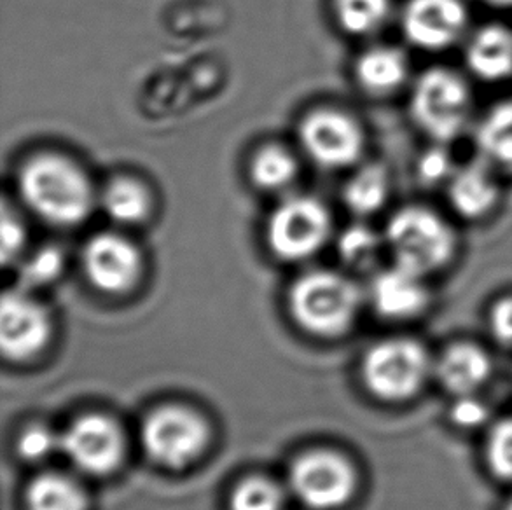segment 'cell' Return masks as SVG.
I'll list each match as a JSON object with an SVG mask.
<instances>
[{"label":"cell","instance_id":"d6a6232c","mask_svg":"<svg viewBox=\"0 0 512 510\" xmlns=\"http://www.w3.org/2000/svg\"><path fill=\"white\" fill-rule=\"evenodd\" d=\"M490 327L499 341L512 346V294L500 297L490 311Z\"/></svg>","mask_w":512,"mask_h":510},{"label":"cell","instance_id":"4dcf8cb0","mask_svg":"<svg viewBox=\"0 0 512 510\" xmlns=\"http://www.w3.org/2000/svg\"><path fill=\"white\" fill-rule=\"evenodd\" d=\"M56 449H60V437L42 425L27 428L18 441V453L28 462L46 460Z\"/></svg>","mask_w":512,"mask_h":510},{"label":"cell","instance_id":"d4e9b609","mask_svg":"<svg viewBox=\"0 0 512 510\" xmlns=\"http://www.w3.org/2000/svg\"><path fill=\"white\" fill-rule=\"evenodd\" d=\"M28 510H86L81 486L62 474H42L27 488Z\"/></svg>","mask_w":512,"mask_h":510},{"label":"cell","instance_id":"44dd1931","mask_svg":"<svg viewBox=\"0 0 512 510\" xmlns=\"http://www.w3.org/2000/svg\"><path fill=\"white\" fill-rule=\"evenodd\" d=\"M490 369V360L481 348L457 345L444 352L437 364V376L451 392L471 395L488 380Z\"/></svg>","mask_w":512,"mask_h":510},{"label":"cell","instance_id":"2e32d148","mask_svg":"<svg viewBox=\"0 0 512 510\" xmlns=\"http://www.w3.org/2000/svg\"><path fill=\"white\" fill-rule=\"evenodd\" d=\"M415 77L408 46L373 44L353 63V79L359 90L373 100L406 95Z\"/></svg>","mask_w":512,"mask_h":510},{"label":"cell","instance_id":"9a60e30c","mask_svg":"<svg viewBox=\"0 0 512 510\" xmlns=\"http://www.w3.org/2000/svg\"><path fill=\"white\" fill-rule=\"evenodd\" d=\"M51 332L48 311L27 290H9L0 308V345L6 357L23 360L46 345Z\"/></svg>","mask_w":512,"mask_h":510},{"label":"cell","instance_id":"ffe728a7","mask_svg":"<svg viewBox=\"0 0 512 510\" xmlns=\"http://www.w3.org/2000/svg\"><path fill=\"white\" fill-rule=\"evenodd\" d=\"M98 205L119 226H142L154 212L151 189L128 175L109 180L98 194Z\"/></svg>","mask_w":512,"mask_h":510},{"label":"cell","instance_id":"cb8c5ba5","mask_svg":"<svg viewBox=\"0 0 512 510\" xmlns=\"http://www.w3.org/2000/svg\"><path fill=\"white\" fill-rule=\"evenodd\" d=\"M338 254L348 268L373 271L381 255L387 254L383 231H376L359 219L338 235Z\"/></svg>","mask_w":512,"mask_h":510},{"label":"cell","instance_id":"484cf974","mask_svg":"<svg viewBox=\"0 0 512 510\" xmlns=\"http://www.w3.org/2000/svg\"><path fill=\"white\" fill-rule=\"evenodd\" d=\"M458 163L460 159L455 154V145L425 142L422 151H418L413 161L416 186L427 193H441L457 170Z\"/></svg>","mask_w":512,"mask_h":510},{"label":"cell","instance_id":"3957f363","mask_svg":"<svg viewBox=\"0 0 512 510\" xmlns=\"http://www.w3.org/2000/svg\"><path fill=\"white\" fill-rule=\"evenodd\" d=\"M462 229L446 208L409 201L390 212L381 231L392 264L430 280L448 271L464 252Z\"/></svg>","mask_w":512,"mask_h":510},{"label":"cell","instance_id":"603a6c76","mask_svg":"<svg viewBox=\"0 0 512 510\" xmlns=\"http://www.w3.org/2000/svg\"><path fill=\"white\" fill-rule=\"evenodd\" d=\"M298 175V158L284 145L264 144L250 156V182L264 193L285 191L296 182Z\"/></svg>","mask_w":512,"mask_h":510},{"label":"cell","instance_id":"7c38bea8","mask_svg":"<svg viewBox=\"0 0 512 510\" xmlns=\"http://www.w3.org/2000/svg\"><path fill=\"white\" fill-rule=\"evenodd\" d=\"M458 53L460 67L478 86L512 83V23L504 18L474 23Z\"/></svg>","mask_w":512,"mask_h":510},{"label":"cell","instance_id":"4fadbf2b","mask_svg":"<svg viewBox=\"0 0 512 510\" xmlns=\"http://www.w3.org/2000/svg\"><path fill=\"white\" fill-rule=\"evenodd\" d=\"M294 495L312 509L327 510L345 504L355 476L346 460L329 451H312L292 463L289 474Z\"/></svg>","mask_w":512,"mask_h":510},{"label":"cell","instance_id":"e575fe53","mask_svg":"<svg viewBox=\"0 0 512 510\" xmlns=\"http://www.w3.org/2000/svg\"><path fill=\"white\" fill-rule=\"evenodd\" d=\"M507 510H512V500H511V504H509V507H507Z\"/></svg>","mask_w":512,"mask_h":510},{"label":"cell","instance_id":"5b68a950","mask_svg":"<svg viewBox=\"0 0 512 510\" xmlns=\"http://www.w3.org/2000/svg\"><path fill=\"white\" fill-rule=\"evenodd\" d=\"M397 21L404 44L434 58L458 51L476 23L471 0H404Z\"/></svg>","mask_w":512,"mask_h":510},{"label":"cell","instance_id":"9c48e42d","mask_svg":"<svg viewBox=\"0 0 512 510\" xmlns=\"http://www.w3.org/2000/svg\"><path fill=\"white\" fill-rule=\"evenodd\" d=\"M208 441V428L198 414L186 407L167 406L147 416L142 444L154 462L180 469L193 462Z\"/></svg>","mask_w":512,"mask_h":510},{"label":"cell","instance_id":"836d02e7","mask_svg":"<svg viewBox=\"0 0 512 510\" xmlns=\"http://www.w3.org/2000/svg\"><path fill=\"white\" fill-rule=\"evenodd\" d=\"M497 13H512V0H476Z\"/></svg>","mask_w":512,"mask_h":510},{"label":"cell","instance_id":"7402d4cb","mask_svg":"<svg viewBox=\"0 0 512 510\" xmlns=\"http://www.w3.org/2000/svg\"><path fill=\"white\" fill-rule=\"evenodd\" d=\"M397 11L394 0H333L334 20L341 32L357 39L381 34Z\"/></svg>","mask_w":512,"mask_h":510},{"label":"cell","instance_id":"f1b7e54d","mask_svg":"<svg viewBox=\"0 0 512 510\" xmlns=\"http://www.w3.org/2000/svg\"><path fill=\"white\" fill-rule=\"evenodd\" d=\"M0 254L4 266H9L11 262L20 259L25 247H27V228L21 221L20 215L16 214L7 203L2 205V217H0Z\"/></svg>","mask_w":512,"mask_h":510},{"label":"cell","instance_id":"83f0119b","mask_svg":"<svg viewBox=\"0 0 512 510\" xmlns=\"http://www.w3.org/2000/svg\"><path fill=\"white\" fill-rule=\"evenodd\" d=\"M233 510H280L282 491L263 477H250L236 488L231 497Z\"/></svg>","mask_w":512,"mask_h":510},{"label":"cell","instance_id":"4316f807","mask_svg":"<svg viewBox=\"0 0 512 510\" xmlns=\"http://www.w3.org/2000/svg\"><path fill=\"white\" fill-rule=\"evenodd\" d=\"M63 266H65V257L62 250L55 245L35 250L34 254L28 255L25 261H21V285L25 290L44 287L48 283L55 282L56 278L62 275Z\"/></svg>","mask_w":512,"mask_h":510},{"label":"cell","instance_id":"8992f818","mask_svg":"<svg viewBox=\"0 0 512 510\" xmlns=\"http://www.w3.org/2000/svg\"><path fill=\"white\" fill-rule=\"evenodd\" d=\"M333 215L313 196H291L266 222V243L278 261L301 262L319 254L333 238Z\"/></svg>","mask_w":512,"mask_h":510},{"label":"cell","instance_id":"f546056e","mask_svg":"<svg viewBox=\"0 0 512 510\" xmlns=\"http://www.w3.org/2000/svg\"><path fill=\"white\" fill-rule=\"evenodd\" d=\"M488 462L497 476L512 481V420L493 428L488 441Z\"/></svg>","mask_w":512,"mask_h":510},{"label":"cell","instance_id":"6da1fadb","mask_svg":"<svg viewBox=\"0 0 512 510\" xmlns=\"http://www.w3.org/2000/svg\"><path fill=\"white\" fill-rule=\"evenodd\" d=\"M478 84L460 65L436 60L415 72L406 91L411 125L425 142L457 145L471 138L481 109Z\"/></svg>","mask_w":512,"mask_h":510},{"label":"cell","instance_id":"7a4b0ae2","mask_svg":"<svg viewBox=\"0 0 512 510\" xmlns=\"http://www.w3.org/2000/svg\"><path fill=\"white\" fill-rule=\"evenodd\" d=\"M16 189L23 205L53 228L81 226L98 205L90 175L63 152L42 151L28 156L16 172Z\"/></svg>","mask_w":512,"mask_h":510},{"label":"cell","instance_id":"ba28073f","mask_svg":"<svg viewBox=\"0 0 512 510\" xmlns=\"http://www.w3.org/2000/svg\"><path fill=\"white\" fill-rule=\"evenodd\" d=\"M507 182L485 159L472 152L460 161L444 186L443 207L462 228H481L492 224L506 207Z\"/></svg>","mask_w":512,"mask_h":510},{"label":"cell","instance_id":"30bf717a","mask_svg":"<svg viewBox=\"0 0 512 510\" xmlns=\"http://www.w3.org/2000/svg\"><path fill=\"white\" fill-rule=\"evenodd\" d=\"M362 373L367 388L381 399H408L427 378L429 359L415 341L388 339L369 350Z\"/></svg>","mask_w":512,"mask_h":510},{"label":"cell","instance_id":"5bb4252c","mask_svg":"<svg viewBox=\"0 0 512 510\" xmlns=\"http://www.w3.org/2000/svg\"><path fill=\"white\" fill-rule=\"evenodd\" d=\"M60 451L77 469L91 476H104L118 467L125 444L114 421L88 414L60 435Z\"/></svg>","mask_w":512,"mask_h":510},{"label":"cell","instance_id":"277c9868","mask_svg":"<svg viewBox=\"0 0 512 510\" xmlns=\"http://www.w3.org/2000/svg\"><path fill=\"white\" fill-rule=\"evenodd\" d=\"M362 294L352 278L317 269L299 276L289 290V308L303 329L334 336L352 325L359 311Z\"/></svg>","mask_w":512,"mask_h":510},{"label":"cell","instance_id":"1f68e13d","mask_svg":"<svg viewBox=\"0 0 512 510\" xmlns=\"http://www.w3.org/2000/svg\"><path fill=\"white\" fill-rule=\"evenodd\" d=\"M451 416L460 427L474 428L485 423L488 409L483 402H479L471 395H462V399L453 407Z\"/></svg>","mask_w":512,"mask_h":510},{"label":"cell","instance_id":"ac0fdd59","mask_svg":"<svg viewBox=\"0 0 512 510\" xmlns=\"http://www.w3.org/2000/svg\"><path fill=\"white\" fill-rule=\"evenodd\" d=\"M474 154L512 180V93L481 109L471 133Z\"/></svg>","mask_w":512,"mask_h":510},{"label":"cell","instance_id":"d6986e66","mask_svg":"<svg viewBox=\"0 0 512 510\" xmlns=\"http://www.w3.org/2000/svg\"><path fill=\"white\" fill-rule=\"evenodd\" d=\"M394 194V179L387 165L367 161L353 168L352 177L343 187V203L350 214L367 221L380 214Z\"/></svg>","mask_w":512,"mask_h":510},{"label":"cell","instance_id":"52a82bcc","mask_svg":"<svg viewBox=\"0 0 512 510\" xmlns=\"http://www.w3.org/2000/svg\"><path fill=\"white\" fill-rule=\"evenodd\" d=\"M301 149L324 170H353L364 163L367 135L359 119L334 107H319L299 121Z\"/></svg>","mask_w":512,"mask_h":510},{"label":"cell","instance_id":"8fae6325","mask_svg":"<svg viewBox=\"0 0 512 510\" xmlns=\"http://www.w3.org/2000/svg\"><path fill=\"white\" fill-rule=\"evenodd\" d=\"M83 271L88 282L105 294H125L139 283L144 259L139 247L116 231H102L84 243Z\"/></svg>","mask_w":512,"mask_h":510},{"label":"cell","instance_id":"e0dca14e","mask_svg":"<svg viewBox=\"0 0 512 510\" xmlns=\"http://www.w3.org/2000/svg\"><path fill=\"white\" fill-rule=\"evenodd\" d=\"M369 299L381 317L392 320L416 317L429 306V278L390 264L374 273Z\"/></svg>","mask_w":512,"mask_h":510}]
</instances>
